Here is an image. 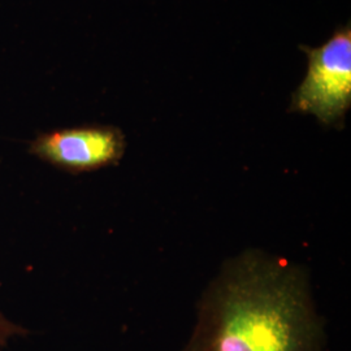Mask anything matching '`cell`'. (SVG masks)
Segmentation results:
<instances>
[{
    "label": "cell",
    "mask_w": 351,
    "mask_h": 351,
    "mask_svg": "<svg viewBox=\"0 0 351 351\" xmlns=\"http://www.w3.org/2000/svg\"><path fill=\"white\" fill-rule=\"evenodd\" d=\"M302 50L307 55V72L291 94L289 111L342 129L351 107L350 24L337 29L320 47L302 46Z\"/></svg>",
    "instance_id": "cell-2"
},
{
    "label": "cell",
    "mask_w": 351,
    "mask_h": 351,
    "mask_svg": "<svg viewBox=\"0 0 351 351\" xmlns=\"http://www.w3.org/2000/svg\"><path fill=\"white\" fill-rule=\"evenodd\" d=\"M323 341L307 274L249 250L226 262L204 291L182 351H322Z\"/></svg>",
    "instance_id": "cell-1"
},
{
    "label": "cell",
    "mask_w": 351,
    "mask_h": 351,
    "mask_svg": "<svg viewBox=\"0 0 351 351\" xmlns=\"http://www.w3.org/2000/svg\"><path fill=\"white\" fill-rule=\"evenodd\" d=\"M125 151V134L113 125L56 129L38 134L29 145L33 156L72 175L117 165Z\"/></svg>",
    "instance_id": "cell-3"
},
{
    "label": "cell",
    "mask_w": 351,
    "mask_h": 351,
    "mask_svg": "<svg viewBox=\"0 0 351 351\" xmlns=\"http://www.w3.org/2000/svg\"><path fill=\"white\" fill-rule=\"evenodd\" d=\"M27 332L24 328L14 324L0 313V346H5L10 339L16 337V336H20V335L23 336Z\"/></svg>",
    "instance_id": "cell-4"
}]
</instances>
